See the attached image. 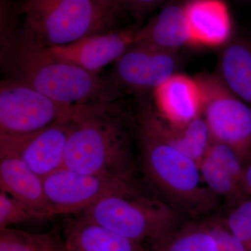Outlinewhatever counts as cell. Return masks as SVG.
I'll use <instances>...</instances> for the list:
<instances>
[{
    "instance_id": "cell-20",
    "label": "cell",
    "mask_w": 251,
    "mask_h": 251,
    "mask_svg": "<svg viewBox=\"0 0 251 251\" xmlns=\"http://www.w3.org/2000/svg\"><path fill=\"white\" fill-rule=\"evenodd\" d=\"M153 245L156 251H219L217 240L207 226L174 231Z\"/></svg>"
},
{
    "instance_id": "cell-4",
    "label": "cell",
    "mask_w": 251,
    "mask_h": 251,
    "mask_svg": "<svg viewBox=\"0 0 251 251\" xmlns=\"http://www.w3.org/2000/svg\"><path fill=\"white\" fill-rule=\"evenodd\" d=\"M80 217L135 242L153 244L175 231L181 213L166 201L144 193L132 179L81 213Z\"/></svg>"
},
{
    "instance_id": "cell-25",
    "label": "cell",
    "mask_w": 251,
    "mask_h": 251,
    "mask_svg": "<svg viewBox=\"0 0 251 251\" xmlns=\"http://www.w3.org/2000/svg\"><path fill=\"white\" fill-rule=\"evenodd\" d=\"M166 0H115L116 11H124L140 23Z\"/></svg>"
},
{
    "instance_id": "cell-5",
    "label": "cell",
    "mask_w": 251,
    "mask_h": 251,
    "mask_svg": "<svg viewBox=\"0 0 251 251\" xmlns=\"http://www.w3.org/2000/svg\"><path fill=\"white\" fill-rule=\"evenodd\" d=\"M18 13L22 30L47 48L105 32L113 16L92 0H21Z\"/></svg>"
},
{
    "instance_id": "cell-18",
    "label": "cell",
    "mask_w": 251,
    "mask_h": 251,
    "mask_svg": "<svg viewBox=\"0 0 251 251\" xmlns=\"http://www.w3.org/2000/svg\"><path fill=\"white\" fill-rule=\"evenodd\" d=\"M159 125L163 135L171 145L197 162L200 166L213 142L210 131L202 116L195 119L187 125L175 126L165 121L159 115Z\"/></svg>"
},
{
    "instance_id": "cell-13",
    "label": "cell",
    "mask_w": 251,
    "mask_h": 251,
    "mask_svg": "<svg viewBox=\"0 0 251 251\" xmlns=\"http://www.w3.org/2000/svg\"><path fill=\"white\" fill-rule=\"evenodd\" d=\"M184 7L193 46L219 47L232 39L230 14L223 0H189Z\"/></svg>"
},
{
    "instance_id": "cell-1",
    "label": "cell",
    "mask_w": 251,
    "mask_h": 251,
    "mask_svg": "<svg viewBox=\"0 0 251 251\" xmlns=\"http://www.w3.org/2000/svg\"><path fill=\"white\" fill-rule=\"evenodd\" d=\"M16 15L1 0L0 64L6 78L69 106L110 103L118 95L110 80L56 58L47 47L18 30Z\"/></svg>"
},
{
    "instance_id": "cell-11",
    "label": "cell",
    "mask_w": 251,
    "mask_h": 251,
    "mask_svg": "<svg viewBox=\"0 0 251 251\" xmlns=\"http://www.w3.org/2000/svg\"><path fill=\"white\" fill-rule=\"evenodd\" d=\"M140 29L136 26L100 33L67 45L48 49L56 58L99 74L103 67L116 62L134 45L138 41Z\"/></svg>"
},
{
    "instance_id": "cell-22",
    "label": "cell",
    "mask_w": 251,
    "mask_h": 251,
    "mask_svg": "<svg viewBox=\"0 0 251 251\" xmlns=\"http://www.w3.org/2000/svg\"><path fill=\"white\" fill-rule=\"evenodd\" d=\"M49 219L44 213L15 199L4 191L0 192V230L9 228L12 225Z\"/></svg>"
},
{
    "instance_id": "cell-3",
    "label": "cell",
    "mask_w": 251,
    "mask_h": 251,
    "mask_svg": "<svg viewBox=\"0 0 251 251\" xmlns=\"http://www.w3.org/2000/svg\"><path fill=\"white\" fill-rule=\"evenodd\" d=\"M70 125L64 166L85 174L133 176L126 125L112 102L75 105Z\"/></svg>"
},
{
    "instance_id": "cell-24",
    "label": "cell",
    "mask_w": 251,
    "mask_h": 251,
    "mask_svg": "<svg viewBox=\"0 0 251 251\" xmlns=\"http://www.w3.org/2000/svg\"><path fill=\"white\" fill-rule=\"evenodd\" d=\"M206 155L224 167L242 186L245 166L234 150L225 144L213 141Z\"/></svg>"
},
{
    "instance_id": "cell-8",
    "label": "cell",
    "mask_w": 251,
    "mask_h": 251,
    "mask_svg": "<svg viewBox=\"0 0 251 251\" xmlns=\"http://www.w3.org/2000/svg\"><path fill=\"white\" fill-rule=\"evenodd\" d=\"M133 179L85 174L62 167L44 178L46 197L54 216L83 212Z\"/></svg>"
},
{
    "instance_id": "cell-9",
    "label": "cell",
    "mask_w": 251,
    "mask_h": 251,
    "mask_svg": "<svg viewBox=\"0 0 251 251\" xmlns=\"http://www.w3.org/2000/svg\"><path fill=\"white\" fill-rule=\"evenodd\" d=\"M180 64L179 52L135 43L115 62L110 82L119 94L143 97L176 74Z\"/></svg>"
},
{
    "instance_id": "cell-21",
    "label": "cell",
    "mask_w": 251,
    "mask_h": 251,
    "mask_svg": "<svg viewBox=\"0 0 251 251\" xmlns=\"http://www.w3.org/2000/svg\"><path fill=\"white\" fill-rule=\"evenodd\" d=\"M202 179L209 190L216 197H221L231 204L246 199L242 186L228 172L206 155L200 164Z\"/></svg>"
},
{
    "instance_id": "cell-10",
    "label": "cell",
    "mask_w": 251,
    "mask_h": 251,
    "mask_svg": "<svg viewBox=\"0 0 251 251\" xmlns=\"http://www.w3.org/2000/svg\"><path fill=\"white\" fill-rule=\"evenodd\" d=\"M70 118L27 134H0V156L17 157L45 177L64 166Z\"/></svg>"
},
{
    "instance_id": "cell-27",
    "label": "cell",
    "mask_w": 251,
    "mask_h": 251,
    "mask_svg": "<svg viewBox=\"0 0 251 251\" xmlns=\"http://www.w3.org/2000/svg\"><path fill=\"white\" fill-rule=\"evenodd\" d=\"M242 187L245 197H251V162L244 168Z\"/></svg>"
},
{
    "instance_id": "cell-15",
    "label": "cell",
    "mask_w": 251,
    "mask_h": 251,
    "mask_svg": "<svg viewBox=\"0 0 251 251\" xmlns=\"http://www.w3.org/2000/svg\"><path fill=\"white\" fill-rule=\"evenodd\" d=\"M136 43L174 52L192 45L184 4L175 3L164 6L146 25L140 27Z\"/></svg>"
},
{
    "instance_id": "cell-28",
    "label": "cell",
    "mask_w": 251,
    "mask_h": 251,
    "mask_svg": "<svg viewBox=\"0 0 251 251\" xmlns=\"http://www.w3.org/2000/svg\"><path fill=\"white\" fill-rule=\"evenodd\" d=\"M95 4L101 7L102 9H105L108 12L114 13L116 11L115 9V0H92Z\"/></svg>"
},
{
    "instance_id": "cell-2",
    "label": "cell",
    "mask_w": 251,
    "mask_h": 251,
    "mask_svg": "<svg viewBox=\"0 0 251 251\" xmlns=\"http://www.w3.org/2000/svg\"><path fill=\"white\" fill-rule=\"evenodd\" d=\"M145 174L168 204L181 214L200 216L215 208L218 198L206 186L199 164L166 139L159 115L142 103L135 120Z\"/></svg>"
},
{
    "instance_id": "cell-14",
    "label": "cell",
    "mask_w": 251,
    "mask_h": 251,
    "mask_svg": "<svg viewBox=\"0 0 251 251\" xmlns=\"http://www.w3.org/2000/svg\"><path fill=\"white\" fill-rule=\"evenodd\" d=\"M0 188L50 219L55 216L46 197L44 178L17 157L0 156Z\"/></svg>"
},
{
    "instance_id": "cell-12",
    "label": "cell",
    "mask_w": 251,
    "mask_h": 251,
    "mask_svg": "<svg viewBox=\"0 0 251 251\" xmlns=\"http://www.w3.org/2000/svg\"><path fill=\"white\" fill-rule=\"evenodd\" d=\"M152 94L157 112L170 125L181 126L202 116V90L196 77L176 73Z\"/></svg>"
},
{
    "instance_id": "cell-17",
    "label": "cell",
    "mask_w": 251,
    "mask_h": 251,
    "mask_svg": "<svg viewBox=\"0 0 251 251\" xmlns=\"http://www.w3.org/2000/svg\"><path fill=\"white\" fill-rule=\"evenodd\" d=\"M226 87L251 108V39L232 38L221 51L216 73Z\"/></svg>"
},
{
    "instance_id": "cell-23",
    "label": "cell",
    "mask_w": 251,
    "mask_h": 251,
    "mask_svg": "<svg viewBox=\"0 0 251 251\" xmlns=\"http://www.w3.org/2000/svg\"><path fill=\"white\" fill-rule=\"evenodd\" d=\"M226 227L251 251V197L235 204L227 216Z\"/></svg>"
},
{
    "instance_id": "cell-16",
    "label": "cell",
    "mask_w": 251,
    "mask_h": 251,
    "mask_svg": "<svg viewBox=\"0 0 251 251\" xmlns=\"http://www.w3.org/2000/svg\"><path fill=\"white\" fill-rule=\"evenodd\" d=\"M64 239L67 251H145L142 243L80 216L68 225Z\"/></svg>"
},
{
    "instance_id": "cell-7",
    "label": "cell",
    "mask_w": 251,
    "mask_h": 251,
    "mask_svg": "<svg viewBox=\"0 0 251 251\" xmlns=\"http://www.w3.org/2000/svg\"><path fill=\"white\" fill-rule=\"evenodd\" d=\"M74 106L5 78L0 83V134L24 135L44 129L69 118Z\"/></svg>"
},
{
    "instance_id": "cell-26",
    "label": "cell",
    "mask_w": 251,
    "mask_h": 251,
    "mask_svg": "<svg viewBox=\"0 0 251 251\" xmlns=\"http://www.w3.org/2000/svg\"><path fill=\"white\" fill-rule=\"evenodd\" d=\"M207 227L217 240L219 251H249L226 226L215 222L207 225Z\"/></svg>"
},
{
    "instance_id": "cell-6",
    "label": "cell",
    "mask_w": 251,
    "mask_h": 251,
    "mask_svg": "<svg viewBox=\"0 0 251 251\" xmlns=\"http://www.w3.org/2000/svg\"><path fill=\"white\" fill-rule=\"evenodd\" d=\"M202 90V116L213 141L235 151L244 166L251 162V108L226 87L216 74L196 77Z\"/></svg>"
},
{
    "instance_id": "cell-19",
    "label": "cell",
    "mask_w": 251,
    "mask_h": 251,
    "mask_svg": "<svg viewBox=\"0 0 251 251\" xmlns=\"http://www.w3.org/2000/svg\"><path fill=\"white\" fill-rule=\"evenodd\" d=\"M0 251H67L57 230L31 233L12 228L0 230Z\"/></svg>"
}]
</instances>
